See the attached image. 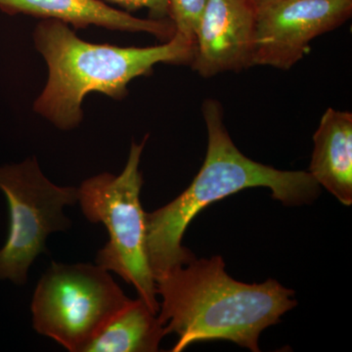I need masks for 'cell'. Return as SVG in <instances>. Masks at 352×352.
Instances as JSON below:
<instances>
[{
    "instance_id": "6da1fadb",
    "label": "cell",
    "mask_w": 352,
    "mask_h": 352,
    "mask_svg": "<svg viewBox=\"0 0 352 352\" xmlns=\"http://www.w3.org/2000/svg\"><path fill=\"white\" fill-rule=\"evenodd\" d=\"M162 296L159 319L164 332L175 333L173 352L190 344L228 340L258 352L266 328L279 323L294 309L295 292L274 279L261 284L236 281L226 271L220 256L190 259L155 279Z\"/></svg>"
},
{
    "instance_id": "7a4b0ae2",
    "label": "cell",
    "mask_w": 352,
    "mask_h": 352,
    "mask_svg": "<svg viewBox=\"0 0 352 352\" xmlns=\"http://www.w3.org/2000/svg\"><path fill=\"white\" fill-rule=\"evenodd\" d=\"M208 132L205 161L188 188L151 214H146V250L155 279L195 258L183 247L187 227L204 208L242 190L265 187L287 207L308 205L320 186L308 171L280 170L245 157L234 144L219 102L201 106Z\"/></svg>"
},
{
    "instance_id": "3957f363",
    "label": "cell",
    "mask_w": 352,
    "mask_h": 352,
    "mask_svg": "<svg viewBox=\"0 0 352 352\" xmlns=\"http://www.w3.org/2000/svg\"><path fill=\"white\" fill-rule=\"evenodd\" d=\"M32 36L48 68L34 110L62 131L80 126L88 94L122 100L134 78L150 75L157 64L191 65L195 54V43L176 32L160 45L119 47L87 43L66 23L48 19L38 23Z\"/></svg>"
},
{
    "instance_id": "277c9868",
    "label": "cell",
    "mask_w": 352,
    "mask_h": 352,
    "mask_svg": "<svg viewBox=\"0 0 352 352\" xmlns=\"http://www.w3.org/2000/svg\"><path fill=\"white\" fill-rule=\"evenodd\" d=\"M148 135L132 143L129 159L119 175L101 173L78 188V201L85 217L107 229L109 241L98 252L97 265L112 271L138 291L139 298L157 314L156 282L146 250V212L140 201L143 185L139 170Z\"/></svg>"
},
{
    "instance_id": "5b68a950",
    "label": "cell",
    "mask_w": 352,
    "mask_h": 352,
    "mask_svg": "<svg viewBox=\"0 0 352 352\" xmlns=\"http://www.w3.org/2000/svg\"><path fill=\"white\" fill-rule=\"evenodd\" d=\"M131 300L97 264L53 263L34 291L32 325L69 351L83 352Z\"/></svg>"
},
{
    "instance_id": "8992f818",
    "label": "cell",
    "mask_w": 352,
    "mask_h": 352,
    "mask_svg": "<svg viewBox=\"0 0 352 352\" xmlns=\"http://www.w3.org/2000/svg\"><path fill=\"white\" fill-rule=\"evenodd\" d=\"M0 190L6 196L10 217L8 238L0 250V280L24 285L30 266L45 252L48 236L71 226L63 208L78 201V188L51 182L32 157L1 166Z\"/></svg>"
},
{
    "instance_id": "52a82bcc",
    "label": "cell",
    "mask_w": 352,
    "mask_h": 352,
    "mask_svg": "<svg viewBox=\"0 0 352 352\" xmlns=\"http://www.w3.org/2000/svg\"><path fill=\"white\" fill-rule=\"evenodd\" d=\"M352 0H281L258 12L252 66L289 69L310 43L346 22Z\"/></svg>"
},
{
    "instance_id": "ba28073f",
    "label": "cell",
    "mask_w": 352,
    "mask_h": 352,
    "mask_svg": "<svg viewBox=\"0 0 352 352\" xmlns=\"http://www.w3.org/2000/svg\"><path fill=\"white\" fill-rule=\"evenodd\" d=\"M258 11L251 0H208L190 66L203 78L252 66Z\"/></svg>"
},
{
    "instance_id": "9c48e42d",
    "label": "cell",
    "mask_w": 352,
    "mask_h": 352,
    "mask_svg": "<svg viewBox=\"0 0 352 352\" xmlns=\"http://www.w3.org/2000/svg\"><path fill=\"white\" fill-rule=\"evenodd\" d=\"M0 10L9 15L25 14L61 21L76 29L96 25L113 31L146 32L163 41L175 34L170 19H140L101 0H0Z\"/></svg>"
},
{
    "instance_id": "30bf717a",
    "label": "cell",
    "mask_w": 352,
    "mask_h": 352,
    "mask_svg": "<svg viewBox=\"0 0 352 352\" xmlns=\"http://www.w3.org/2000/svg\"><path fill=\"white\" fill-rule=\"evenodd\" d=\"M308 173L342 205L352 204V113L329 108L314 135Z\"/></svg>"
},
{
    "instance_id": "8fae6325",
    "label": "cell",
    "mask_w": 352,
    "mask_h": 352,
    "mask_svg": "<svg viewBox=\"0 0 352 352\" xmlns=\"http://www.w3.org/2000/svg\"><path fill=\"white\" fill-rule=\"evenodd\" d=\"M164 336L159 317L139 298L113 315L83 352H156Z\"/></svg>"
},
{
    "instance_id": "7c38bea8",
    "label": "cell",
    "mask_w": 352,
    "mask_h": 352,
    "mask_svg": "<svg viewBox=\"0 0 352 352\" xmlns=\"http://www.w3.org/2000/svg\"><path fill=\"white\" fill-rule=\"evenodd\" d=\"M208 0H168V17L175 32L195 43L197 31Z\"/></svg>"
},
{
    "instance_id": "4fadbf2b",
    "label": "cell",
    "mask_w": 352,
    "mask_h": 352,
    "mask_svg": "<svg viewBox=\"0 0 352 352\" xmlns=\"http://www.w3.org/2000/svg\"><path fill=\"white\" fill-rule=\"evenodd\" d=\"M104 1L119 6L126 12L145 8L149 11V18L151 19H170L168 0H104Z\"/></svg>"
},
{
    "instance_id": "5bb4252c",
    "label": "cell",
    "mask_w": 352,
    "mask_h": 352,
    "mask_svg": "<svg viewBox=\"0 0 352 352\" xmlns=\"http://www.w3.org/2000/svg\"><path fill=\"white\" fill-rule=\"evenodd\" d=\"M279 1H281V0H251L252 6L258 12Z\"/></svg>"
}]
</instances>
